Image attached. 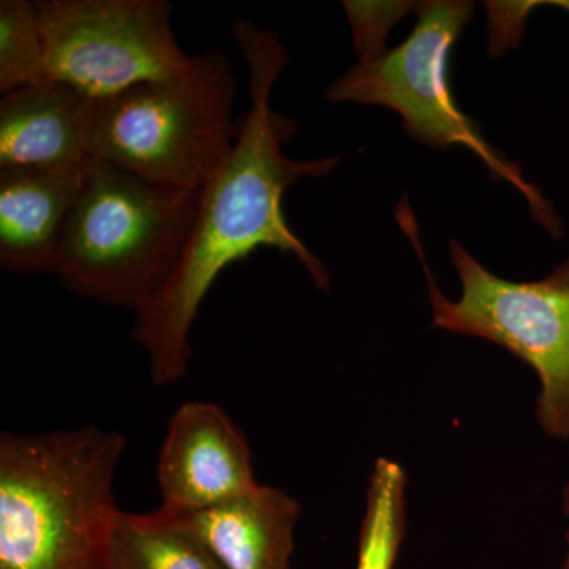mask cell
I'll use <instances>...</instances> for the list:
<instances>
[{"label":"cell","mask_w":569,"mask_h":569,"mask_svg":"<svg viewBox=\"0 0 569 569\" xmlns=\"http://www.w3.org/2000/svg\"><path fill=\"white\" fill-rule=\"evenodd\" d=\"M233 39L249 67L250 108L239 119L233 152L200 192L192 233L162 291L134 313L130 337L148 356L156 387L174 385L189 373L190 331L206 295L228 266L260 249L295 254L318 290L329 293L325 264L284 219L283 197L305 178H325L342 157L293 160L283 144L298 122L271 108L272 89L290 63L279 33L236 18Z\"/></svg>","instance_id":"obj_1"},{"label":"cell","mask_w":569,"mask_h":569,"mask_svg":"<svg viewBox=\"0 0 569 569\" xmlns=\"http://www.w3.org/2000/svg\"><path fill=\"white\" fill-rule=\"evenodd\" d=\"M127 438L97 426L0 437V569H104Z\"/></svg>","instance_id":"obj_2"},{"label":"cell","mask_w":569,"mask_h":569,"mask_svg":"<svg viewBox=\"0 0 569 569\" xmlns=\"http://www.w3.org/2000/svg\"><path fill=\"white\" fill-rule=\"evenodd\" d=\"M200 192L157 186L89 159L56 279L78 298L140 312L181 263Z\"/></svg>","instance_id":"obj_3"},{"label":"cell","mask_w":569,"mask_h":569,"mask_svg":"<svg viewBox=\"0 0 569 569\" xmlns=\"http://www.w3.org/2000/svg\"><path fill=\"white\" fill-rule=\"evenodd\" d=\"M238 89L230 58L208 48L181 77L93 100L89 157L157 186L201 190L233 152Z\"/></svg>","instance_id":"obj_4"},{"label":"cell","mask_w":569,"mask_h":569,"mask_svg":"<svg viewBox=\"0 0 569 569\" xmlns=\"http://www.w3.org/2000/svg\"><path fill=\"white\" fill-rule=\"evenodd\" d=\"M396 217L425 268L433 326L497 343L537 373V419L542 432L569 440V258L548 277L509 282L489 272L451 241V260L462 295L449 301L433 280L407 198Z\"/></svg>","instance_id":"obj_5"},{"label":"cell","mask_w":569,"mask_h":569,"mask_svg":"<svg viewBox=\"0 0 569 569\" xmlns=\"http://www.w3.org/2000/svg\"><path fill=\"white\" fill-rule=\"evenodd\" d=\"M475 7L462 0L418 3V21L399 47L359 61L326 89L331 103L385 107L399 112L403 132L433 149H470L490 173L515 186L529 200L539 222L556 231L552 209L523 181L518 164L482 138L473 119L460 110L452 93L451 56Z\"/></svg>","instance_id":"obj_6"},{"label":"cell","mask_w":569,"mask_h":569,"mask_svg":"<svg viewBox=\"0 0 569 569\" xmlns=\"http://www.w3.org/2000/svg\"><path fill=\"white\" fill-rule=\"evenodd\" d=\"M37 7L51 80L93 100L181 77L192 66L167 0H41Z\"/></svg>","instance_id":"obj_7"},{"label":"cell","mask_w":569,"mask_h":569,"mask_svg":"<svg viewBox=\"0 0 569 569\" xmlns=\"http://www.w3.org/2000/svg\"><path fill=\"white\" fill-rule=\"evenodd\" d=\"M157 482L162 508L198 512L257 488L252 456L244 433L222 407L187 402L168 425Z\"/></svg>","instance_id":"obj_8"},{"label":"cell","mask_w":569,"mask_h":569,"mask_svg":"<svg viewBox=\"0 0 569 569\" xmlns=\"http://www.w3.org/2000/svg\"><path fill=\"white\" fill-rule=\"evenodd\" d=\"M88 164V163H86ZM84 168H0V271L54 276Z\"/></svg>","instance_id":"obj_9"},{"label":"cell","mask_w":569,"mask_h":569,"mask_svg":"<svg viewBox=\"0 0 569 569\" xmlns=\"http://www.w3.org/2000/svg\"><path fill=\"white\" fill-rule=\"evenodd\" d=\"M93 99L66 82L3 93L0 168L71 170L89 162Z\"/></svg>","instance_id":"obj_10"},{"label":"cell","mask_w":569,"mask_h":569,"mask_svg":"<svg viewBox=\"0 0 569 569\" xmlns=\"http://www.w3.org/2000/svg\"><path fill=\"white\" fill-rule=\"evenodd\" d=\"M183 515L223 569H290L301 508L283 490L260 485L217 507Z\"/></svg>","instance_id":"obj_11"},{"label":"cell","mask_w":569,"mask_h":569,"mask_svg":"<svg viewBox=\"0 0 569 569\" xmlns=\"http://www.w3.org/2000/svg\"><path fill=\"white\" fill-rule=\"evenodd\" d=\"M104 569H223L183 512L119 509L108 533Z\"/></svg>","instance_id":"obj_12"},{"label":"cell","mask_w":569,"mask_h":569,"mask_svg":"<svg viewBox=\"0 0 569 569\" xmlns=\"http://www.w3.org/2000/svg\"><path fill=\"white\" fill-rule=\"evenodd\" d=\"M407 490L403 467L378 458L367 486L356 569H395L406 538Z\"/></svg>","instance_id":"obj_13"},{"label":"cell","mask_w":569,"mask_h":569,"mask_svg":"<svg viewBox=\"0 0 569 569\" xmlns=\"http://www.w3.org/2000/svg\"><path fill=\"white\" fill-rule=\"evenodd\" d=\"M39 7L29 0L0 2V93L50 81Z\"/></svg>","instance_id":"obj_14"},{"label":"cell","mask_w":569,"mask_h":569,"mask_svg":"<svg viewBox=\"0 0 569 569\" xmlns=\"http://www.w3.org/2000/svg\"><path fill=\"white\" fill-rule=\"evenodd\" d=\"M413 3L343 2L359 61L387 50L385 39L395 22L413 10Z\"/></svg>","instance_id":"obj_15"},{"label":"cell","mask_w":569,"mask_h":569,"mask_svg":"<svg viewBox=\"0 0 569 569\" xmlns=\"http://www.w3.org/2000/svg\"><path fill=\"white\" fill-rule=\"evenodd\" d=\"M563 512L565 516H567L569 522V481L567 488L563 490ZM565 541H567V552H565V560L563 565H561V569H569V526L567 531V539H565Z\"/></svg>","instance_id":"obj_16"}]
</instances>
